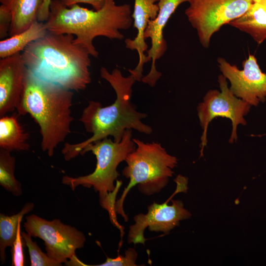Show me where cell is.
<instances>
[{
    "label": "cell",
    "mask_w": 266,
    "mask_h": 266,
    "mask_svg": "<svg viewBox=\"0 0 266 266\" xmlns=\"http://www.w3.org/2000/svg\"><path fill=\"white\" fill-rule=\"evenodd\" d=\"M100 75L114 90L116 99L112 104L105 107L99 101H89L79 121L85 130L93 135L81 142L65 143L62 153L66 161L80 155L88 144L108 136L113 137L115 142L120 141L127 130L133 129L146 134L152 132L151 127L142 122L147 114L137 111L131 101L132 87L136 81L134 77L131 74L124 76L118 68L109 72L103 66L100 69Z\"/></svg>",
    "instance_id": "cell-1"
},
{
    "label": "cell",
    "mask_w": 266,
    "mask_h": 266,
    "mask_svg": "<svg viewBox=\"0 0 266 266\" xmlns=\"http://www.w3.org/2000/svg\"><path fill=\"white\" fill-rule=\"evenodd\" d=\"M71 34L48 32L22 51L27 69L35 76L70 91L85 90L91 81L90 54Z\"/></svg>",
    "instance_id": "cell-2"
},
{
    "label": "cell",
    "mask_w": 266,
    "mask_h": 266,
    "mask_svg": "<svg viewBox=\"0 0 266 266\" xmlns=\"http://www.w3.org/2000/svg\"><path fill=\"white\" fill-rule=\"evenodd\" d=\"M130 4L117 5L115 0H105L99 10H90L78 4L67 7L59 0H52L48 19L45 22L48 32L71 34L74 42L85 47L91 56L97 58L99 52L93 40L97 36L122 39L121 30H126L133 23Z\"/></svg>",
    "instance_id": "cell-3"
},
{
    "label": "cell",
    "mask_w": 266,
    "mask_h": 266,
    "mask_svg": "<svg viewBox=\"0 0 266 266\" xmlns=\"http://www.w3.org/2000/svg\"><path fill=\"white\" fill-rule=\"evenodd\" d=\"M73 95L72 91L39 79L27 69L17 112L29 114L38 124L41 148L49 157L71 132Z\"/></svg>",
    "instance_id": "cell-4"
},
{
    "label": "cell",
    "mask_w": 266,
    "mask_h": 266,
    "mask_svg": "<svg viewBox=\"0 0 266 266\" xmlns=\"http://www.w3.org/2000/svg\"><path fill=\"white\" fill-rule=\"evenodd\" d=\"M132 137V130H127L119 142L105 138L87 145L80 155L91 151L97 159L94 171L88 175L76 177L67 175L62 178V183L74 190L79 186L86 188L93 187L99 193L101 207L109 213L112 223L118 229L121 226L118 223L114 210L117 193L121 186V181L117 180L119 173L117 167L127 156L135 148Z\"/></svg>",
    "instance_id": "cell-5"
},
{
    "label": "cell",
    "mask_w": 266,
    "mask_h": 266,
    "mask_svg": "<svg viewBox=\"0 0 266 266\" xmlns=\"http://www.w3.org/2000/svg\"><path fill=\"white\" fill-rule=\"evenodd\" d=\"M136 147L127 157V166L122 174L129 179L128 186L124 189L120 198L116 200L114 210L128 221L123 208L125 198L132 188L136 185L142 194L150 196L159 193L167 184L177 164V159L167 153L161 144L157 142L145 143L133 138Z\"/></svg>",
    "instance_id": "cell-6"
},
{
    "label": "cell",
    "mask_w": 266,
    "mask_h": 266,
    "mask_svg": "<svg viewBox=\"0 0 266 266\" xmlns=\"http://www.w3.org/2000/svg\"><path fill=\"white\" fill-rule=\"evenodd\" d=\"M185 14L196 30L203 47L209 46L213 34L225 24L241 16L253 0H188Z\"/></svg>",
    "instance_id": "cell-7"
},
{
    "label": "cell",
    "mask_w": 266,
    "mask_h": 266,
    "mask_svg": "<svg viewBox=\"0 0 266 266\" xmlns=\"http://www.w3.org/2000/svg\"><path fill=\"white\" fill-rule=\"evenodd\" d=\"M220 91L209 90L197 108L200 124L203 129L201 137L200 156L207 144V131L210 122L215 118L221 117L229 119L232 123V131L229 142L237 140L238 125H245L244 117L250 110L251 105L235 96L228 87L227 79L223 75L218 76Z\"/></svg>",
    "instance_id": "cell-8"
},
{
    "label": "cell",
    "mask_w": 266,
    "mask_h": 266,
    "mask_svg": "<svg viewBox=\"0 0 266 266\" xmlns=\"http://www.w3.org/2000/svg\"><path fill=\"white\" fill-rule=\"evenodd\" d=\"M26 219L24 227L26 232L32 237L42 239L47 254L60 264L75 257L76 250L84 246V233L59 219L49 221L34 214Z\"/></svg>",
    "instance_id": "cell-9"
},
{
    "label": "cell",
    "mask_w": 266,
    "mask_h": 266,
    "mask_svg": "<svg viewBox=\"0 0 266 266\" xmlns=\"http://www.w3.org/2000/svg\"><path fill=\"white\" fill-rule=\"evenodd\" d=\"M217 62L223 75L230 82V89L235 96L251 106H257L265 101L266 73L262 71L254 55L249 54L242 63L241 70L223 58H218Z\"/></svg>",
    "instance_id": "cell-10"
},
{
    "label": "cell",
    "mask_w": 266,
    "mask_h": 266,
    "mask_svg": "<svg viewBox=\"0 0 266 266\" xmlns=\"http://www.w3.org/2000/svg\"><path fill=\"white\" fill-rule=\"evenodd\" d=\"M159 204L154 202L148 206L146 214L139 213L134 217V224L130 226L128 241L134 244H145L144 233L148 227L150 231L168 233L179 224L180 221L191 216L179 200H171V204Z\"/></svg>",
    "instance_id": "cell-11"
},
{
    "label": "cell",
    "mask_w": 266,
    "mask_h": 266,
    "mask_svg": "<svg viewBox=\"0 0 266 266\" xmlns=\"http://www.w3.org/2000/svg\"><path fill=\"white\" fill-rule=\"evenodd\" d=\"M188 0H160L159 10L157 17L150 20L144 33L145 39L150 38L151 47L147 52V62L152 61L148 73L143 76L141 81L151 87L155 86L162 74L156 69V61L160 59L167 49V44L163 35L164 28L171 16L181 3Z\"/></svg>",
    "instance_id": "cell-12"
},
{
    "label": "cell",
    "mask_w": 266,
    "mask_h": 266,
    "mask_svg": "<svg viewBox=\"0 0 266 266\" xmlns=\"http://www.w3.org/2000/svg\"><path fill=\"white\" fill-rule=\"evenodd\" d=\"M27 68L21 53L0 61V117L17 109L25 87Z\"/></svg>",
    "instance_id": "cell-13"
},
{
    "label": "cell",
    "mask_w": 266,
    "mask_h": 266,
    "mask_svg": "<svg viewBox=\"0 0 266 266\" xmlns=\"http://www.w3.org/2000/svg\"><path fill=\"white\" fill-rule=\"evenodd\" d=\"M160 0H134V4L132 17L133 27L137 31L136 36L133 39L127 38L125 40L126 47L137 51L139 60L133 69H129L137 81H140L143 76V65L148 62L145 52L148 50L145 42L144 33L149 22L157 16L159 7L158 3Z\"/></svg>",
    "instance_id": "cell-14"
},
{
    "label": "cell",
    "mask_w": 266,
    "mask_h": 266,
    "mask_svg": "<svg viewBox=\"0 0 266 266\" xmlns=\"http://www.w3.org/2000/svg\"><path fill=\"white\" fill-rule=\"evenodd\" d=\"M44 0H0L10 12L12 21L9 36L18 34L37 21L39 10Z\"/></svg>",
    "instance_id": "cell-15"
},
{
    "label": "cell",
    "mask_w": 266,
    "mask_h": 266,
    "mask_svg": "<svg viewBox=\"0 0 266 266\" xmlns=\"http://www.w3.org/2000/svg\"><path fill=\"white\" fill-rule=\"evenodd\" d=\"M29 133L20 124L17 115H4L0 118V148L12 151H28Z\"/></svg>",
    "instance_id": "cell-16"
},
{
    "label": "cell",
    "mask_w": 266,
    "mask_h": 266,
    "mask_svg": "<svg viewBox=\"0 0 266 266\" xmlns=\"http://www.w3.org/2000/svg\"><path fill=\"white\" fill-rule=\"evenodd\" d=\"M229 24L249 34L258 44L266 39V9L257 2Z\"/></svg>",
    "instance_id": "cell-17"
},
{
    "label": "cell",
    "mask_w": 266,
    "mask_h": 266,
    "mask_svg": "<svg viewBox=\"0 0 266 266\" xmlns=\"http://www.w3.org/2000/svg\"><path fill=\"white\" fill-rule=\"evenodd\" d=\"M48 33L45 22L35 21L24 31L0 41V58L21 53L30 43L43 37Z\"/></svg>",
    "instance_id": "cell-18"
},
{
    "label": "cell",
    "mask_w": 266,
    "mask_h": 266,
    "mask_svg": "<svg viewBox=\"0 0 266 266\" xmlns=\"http://www.w3.org/2000/svg\"><path fill=\"white\" fill-rule=\"evenodd\" d=\"M34 207V203L27 202L17 214L11 216L0 214V258L2 264L5 261V249L8 246L11 247L15 239L19 222Z\"/></svg>",
    "instance_id": "cell-19"
},
{
    "label": "cell",
    "mask_w": 266,
    "mask_h": 266,
    "mask_svg": "<svg viewBox=\"0 0 266 266\" xmlns=\"http://www.w3.org/2000/svg\"><path fill=\"white\" fill-rule=\"evenodd\" d=\"M15 158L10 151L0 149V185L15 196L22 194L21 183L14 175Z\"/></svg>",
    "instance_id": "cell-20"
},
{
    "label": "cell",
    "mask_w": 266,
    "mask_h": 266,
    "mask_svg": "<svg viewBox=\"0 0 266 266\" xmlns=\"http://www.w3.org/2000/svg\"><path fill=\"white\" fill-rule=\"evenodd\" d=\"M24 244L28 247L31 266H60L58 262L43 253L36 242L33 241L32 236L27 233L22 232Z\"/></svg>",
    "instance_id": "cell-21"
},
{
    "label": "cell",
    "mask_w": 266,
    "mask_h": 266,
    "mask_svg": "<svg viewBox=\"0 0 266 266\" xmlns=\"http://www.w3.org/2000/svg\"><path fill=\"white\" fill-rule=\"evenodd\" d=\"M137 258L136 251L132 248H129L125 251V256H119L115 258H107L103 263L98 266H135Z\"/></svg>",
    "instance_id": "cell-22"
},
{
    "label": "cell",
    "mask_w": 266,
    "mask_h": 266,
    "mask_svg": "<svg viewBox=\"0 0 266 266\" xmlns=\"http://www.w3.org/2000/svg\"><path fill=\"white\" fill-rule=\"evenodd\" d=\"M18 223V230L15 239L11 246L12 266H23L25 264V258L23 253L24 239L21 231V223Z\"/></svg>",
    "instance_id": "cell-23"
},
{
    "label": "cell",
    "mask_w": 266,
    "mask_h": 266,
    "mask_svg": "<svg viewBox=\"0 0 266 266\" xmlns=\"http://www.w3.org/2000/svg\"><path fill=\"white\" fill-rule=\"evenodd\" d=\"M12 17L10 12L3 5L0 6V38H6L9 35Z\"/></svg>",
    "instance_id": "cell-24"
},
{
    "label": "cell",
    "mask_w": 266,
    "mask_h": 266,
    "mask_svg": "<svg viewBox=\"0 0 266 266\" xmlns=\"http://www.w3.org/2000/svg\"><path fill=\"white\" fill-rule=\"evenodd\" d=\"M62 4L69 7L79 3H87L91 5L94 9H100L103 5L105 0H59Z\"/></svg>",
    "instance_id": "cell-25"
},
{
    "label": "cell",
    "mask_w": 266,
    "mask_h": 266,
    "mask_svg": "<svg viewBox=\"0 0 266 266\" xmlns=\"http://www.w3.org/2000/svg\"><path fill=\"white\" fill-rule=\"evenodd\" d=\"M52 0H44L41 7L37 16V21L45 22L48 19L49 13V7Z\"/></svg>",
    "instance_id": "cell-26"
},
{
    "label": "cell",
    "mask_w": 266,
    "mask_h": 266,
    "mask_svg": "<svg viewBox=\"0 0 266 266\" xmlns=\"http://www.w3.org/2000/svg\"><path fill=\"white\" fill-rule=\"evenodd\" d=\"M253 1L261 4L266 9V0H253Z\"/></svg>",
    "instance_id": "cell-27"
}]
</instances>
